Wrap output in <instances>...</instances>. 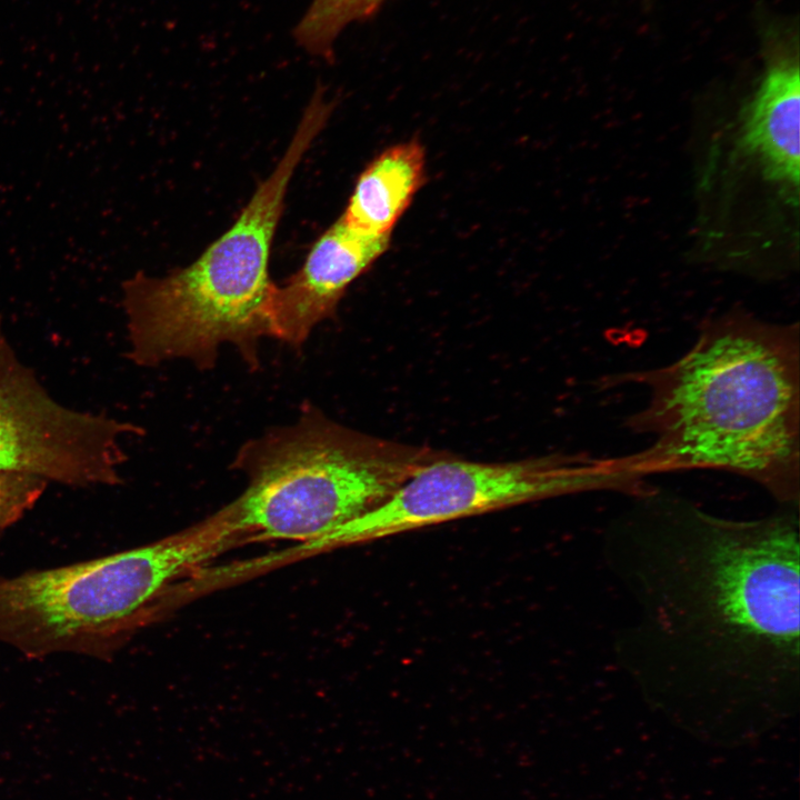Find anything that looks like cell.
I'll list each match as a JSON object with an SVG mask.
<instances>
[{
	"label": "cell",
	"instance_id": "6da1fadb",
	"mask_svg": "<svg viewBox=\"0 0 800 800\" xmlns=\"http://www.w3.org/2000/svg\"><path fill=\"white\" fill-rule=\"evenodd\" d=\"M648 498L606 542L637 612L617 649L633 681L660 693L797 694L798 510L737 521Z\"/></svg>",
	"mask_w": 800,
	"mask_h": 800
},
{
	"label": "cell",
	"instance_id": "7a4b0ae2",
	"mask_svg": "<svg viewBox=\"0 0 800 800\" xmlns=\"http://www.w3.org/2000/svg\"><path fill=\"white\" fill-rule=\"evenodd\" d=\"M799 327L743 311L706 321L694 344L658 369L606 383L647 387L628 419L652 443L632 454L639 471L714 469L751 479L774 498L799 502Z\"/></svg>",
	"mask_w": 800,
	"mask_h": 800
},
{
	"label": "cell",
	"instance_id": "3957f363",
	"mask_svg": "<svg viewBox=\"0 0 800 800\" xmlns=\"http://www.w3.org/2000/svg\"><path fill=\"white\" fill-rule=\"evenodd\" d=\"M333 103L314 93L284 154L234 223L191 264L163 277L136 273L122 284L129 351L134 364L184 359L214 367L219 348L232 344L251 369L259 343L270 337L269 277L272 241L291 178L326 127Z\"/></svg>",
	"mask_w": 800,
	"mask_h": 800
},
{
	"label": "cell",
	"instance_id": "277c9868",
	"mask_svg": "<svg viewBox=\"0 0 800 800\" xmlns=\"http://www.w3.org/2000/svg\"><path fill=\"white\" fill-rule=\"evenodd\" d=\"M446 453L364 434L308 404L292 424L240 447L232 469L248 484L221 511L243 540L316 544Z\"/></svg>",
	"mask_w": 800,
	"mask_h": 800
},
{
	"label": "cell",
	"instance_id": "5b68a950",
	"mask_svg": "<svg viewBox=\"0 0 800 800\" xmlns=\"http://www.w3.org/2000/svg\"><path fill=\"white\" fill-rule=\"evenodd\" d=\"M239 538L213 513L159 541L89 561L0 579V642L28 658H107L151 614L169 583Z\"/></svg>",
	"mask_w": 800,
	"mask_h": 800
},
{
	"label": "cell",
	"instance_id": "8992f818",
	"mask_svg": "<svg viewBox=\"0 0 800 800\" xmlns=\"http://www.w3.org/2000/svg\"><path fill=\"white\" fill-rule=\"evenodd\" d=\"M629 483L623 458L549 454L480 462L446 453L416 471L381 504L334 530L317 546L368 541L566 493L627 489Z\"/></svg>",
	"mask_w": 800,
	"mask_h": 800
},
{
	"label": "cell",
	"instance_id": "52a82bcc",
	"mask_svg": "<svg viewBox=\"0 0 800 800\" xmlns=\"http://www.w3.org/2000/svg\"><path fill=\"white\" fill-rule=\"evenodd\" d=\"M127 434L142 429L53 399L18 358L0 320V471L71 487L114 486Z\"/></svg>",
	"mask_w": 800,
	"mask_h": 800
},
{
	"label": "cell",
	"instance_id": "ba28073f",
	"mask_svg": "<svg viewBox=\"0 0 800 800\" xmlns=\"http://www.w3.org/2000/svg\"><path fill=\"white\" fill-rule=\"evenodd\" d=\"M391 236L359 233L339 218L312 244L301 268L270 301V337L301 347L316 326L331 319L348 288L381 258Z\"/></svg>",
	"mask_w": 800,
	"mask_h": 800
},
{
	"label": "cell",
	"instance_id": "9c48e42d",
	"mask_svg": "<svg viewBox=\"0 0 800 800\" xmlns=\"http://www.w3.org/2000/svg\"><path fill=\"white\" fill-rule=\"evenodd\" d=\"M764 72L744 108L740 144L764 177L799 186L800 69L797 23L770 19L760 24Z\"/></svg>",
	"mask_w": 800,
	"mask_h": 800
},
{
	"label": "cell",
	"instance_id": "30bf717a",
	"mask_svg": "<svg viewBox=\"0 0 800 800\" xmlns=\"http://www.w3.org/2000/svg\"><path fill=\"white\" fill-rule=\"evenodd\" d=\"M427 179L426 150L411 139L378 153L358 176L340 219L367 236H391Z\"/></svg>",
	"mask_w": 800,
	"mask_h": 800
},
{
	"label": "cell",
	"instance_id": "8fae6325",
	"mask_svg": "<svg viewBox=\"0 0 800 800\" xmlns=\"http://www.w3.org/2000/svg\"><path fill=\"white\" fill-rule=\"evenodd\" d=\"M388 0H312L293 29V38L308 53L327 60L333 44L350 24L374 17Z\"/></svg>",
	"mask_w": 800,
	"mask_h": 800
},
{
	"label": "cell",
	"instance_id": "7c38bea8",
	"mask_svg": "<svg viewBox=\"0 0 800 800\" xmlns=\"http://www.w3.org/2000/svg\"><path fill=\"white\" fill-rule=\"evenodd\" d=\"M47 484L30 473L0 471V534L33 508Z\"/></svg>",
	"mask_w": 800,
	"mask_h": 800
}]
</instances>
